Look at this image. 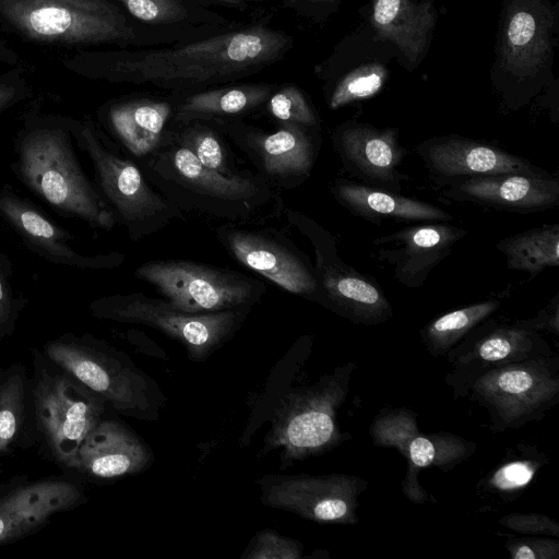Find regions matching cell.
I'll return each mask as SVG.
<instances>
[{
	"mask_svg": "<svg viewBox=\"0 0 559 559\" xmlns=\"http://www.w3.org/2000/svg\"><path fill=\"white\" fill-rule=\"evenodd\" d=\"M301 546L297 540L273 530H263L254 535L242 554L247 559H298Z\"/></svg>",
	"mask_w": 559,
	"mask_h": 559,
	"instance_id": "836d02e7",
	"label": "cell"
},
{
	"mask_svg": "<svg viewBox=\"0 0 559 559\" xmlns=\"http://www.w3.org/2000/svg\"><path fill=\"white\" fill-rule=\"evenodd\" d=\"M499 306V299H489L454 310L433 321L428 334L440 342L452 341L487 318Z\"/></svg>",
	"mask_w": 559,
	"mask_h": 559,
	"instance_id": "1f68e13d",
	"label": "cell"
},
{
	"mask_svg": "<svg viewBox=\"0 0 559 559\" xmlns=\"http://www.w3.org/2000/svg\"><path fill=\"white\" fill-rule=\"evenodd\" d=\"M324 393L292 392L275 409L260 454L281 450V469L325 447L334 433V423Z\"/></svg>",
	"mask_w": 559,
	"mask_h": 559,
	"instance_id": "ac0fdd59",
	"label": "cell"
},
{
	"mask_svg": "<svg viewBox=\"0 0 559 559\" xmlns=\"http://www.w3.org/2000/svg\"><path fill=\"white\" fill-rule=\"evenodd\" d=\"M151 185L183 214L221 224L263 225L283 214L278 191L255 170L226 176L170 139L136 162Z\"/></svg>",
	"mask_w": 559,
	"mask_h": 559,
	"instance_id": "7a4b0ae2",
	"label": "cell"
},
{
	"mask_svg": "<svg viewBox=\"0 0 559 559\" xmlns=\"http://www.w3.org/2000/svg\"><path fill=\"white\" fill-rule=\"evenodd\" d=\"M87 500L83 485L75 477L11 479L0 486V546L37 533L58 513L73 510Z\"/></svg>",
	"mask_w": 559,
	"mask_h": 559,
	"instance_id": "4fadbf2b",
	"label": "cell"
},
{
	"mask_svg": "<svg viewBox=\"0 0 559 559\" xmlns=\"http://www.w3.org/2000/svg\"><path fill=\"white\" fill-rule=\"evenodd\" d=\"M496 247L504 255L508 269L535 276L545 269L559 265V224L508 236L500 239Z\"/></svg>",
	"mask_w": 559,
	"mask_h": 559,
	"instance_id": "83f0119b",
	"label": "cell"
},
{
	"mask_svg": "<svg viewBox=\"0 0 559 559\" xmlns=\"http://www.w3.org/2000/svg\"><path fill=\"white\" fill-rule=\"evenodd\" d=\"M533 473L527 464L511 463L496 474L495 484L502 489L518 488L527 484Z\"/></svg>",
	"mask_w": 559,
	"mask_h": 559,
	"instance_id": "d590c367",
	"label": "cell"
},
{
	"mask_svg": "<svg viewBox=\"0 0 559 559\" xmlns=\"http://www.w3.org/2000/svg\"><path fill=\"white\" fill-rule=\"evenodd\" d=\"M70 130L78 147L91 160L97 190L132 241L156 234L174 221L186 219L97 122L70 118Z\"/></svg>",
	"mask_w": 559,
	"mask_h": 559,
	"instance_id": "277c9868",
	"label": "cell"
},
{
	"mask_svg": "<svg viewBox=\"0 0 559 559\" xmlns=\"http://www.w3.org/2000/svg\"><path fill=\"white\" fill-rule=\"evenodd\" d=\"M275 87L266 83H229L197 92L173 93L174 122L243 118L264 108Z\"/></svg>",
	"mask_w": 559,
	"mask_h": 559,
	"instance_id": "cb8c5ba5",
	"label": "cell"
},
{
	"mask_svg": "<svg viewBox=\"0 0 559 559\" xmlns=\"http://www.w3.org/2000/svg\"><path fill=\"white\" fill-rule=\"evenodd\" d=\"M214 234L239 263L283 289L316 301L313 263L283 233L269 226L219 224Z\"/></svg>",
	"mask_w": 559,
	"mask_h": 559,
	"instance_id": "7c38bea8",
	"label": "cell"
},
{
	"mask_svg": "<svg viewBox=\"0 0 559 559\" xmlns=\"http://www.w3.org/2000/svg\"><path fill=\"white\" fill-rule=\"evenodd\" d=\"M334 199L354 215L380 223L396 222H451L453 216L442 209L414 198L405 197L361 182L336 179L330 188Z\"/></svg>",
	"mask_w": 559,
	"mask_h": 559,
	"instance_id": "603a6c76",
	"label": "cell"
},
{
	"mask_svg": "<svg viewBox=\"0 0 559 559\" xmlns=\"http://www.w3.org/2000/svg\"><path fill=\"white\" fill-rule=\"evenodd\" d=\"M442 195L496 210L534 213L559 203V181L545 174H499L449 181Z\"/></svg>",
	"mask_w": 559,
	"mask_h": 559,
	"instance_id": "ffe728a7",
	"label": "cell"
},
{
	"mask_svg": "<svg viewBox=\"0 0 559 559\" xmlns=\"http://www.w3.org/2000/svg\"><path fill=\"white\" fill-rule=\"evenodd\" d=\"M0 13L26 37L43 43L135 45L163 37L139 31L109 0H0Z\"/></svg>",
	"mask_w": 559,
	"mask_h": 559,
	"instance_id": "52a82bcc",
	"label": "cell"
},
{
	"mask_svg": "<svg viewBox=\"0 0 559 559\" xmlns=\"http://www.w3.org/2000/svg\"><path fill=\"white\" fill-rule=\"evenodd\" d=\"M383 66L370 63L359 67L341 79L329 96V107L338 109L376 95L385 81Z\"/></svg>",
	"mask_w": 559,
	"mask_h": 559,
	"instance_id": "4dcf8cb0",
	"label": "cell"
},
{
	"mask_svg": "<svg viewBox=\"0 0 559 559\" xmlns=\"http://www.w3.org/2000/svg\"><path fill=\"white\" fill-rule=\"evenodd\" d=\"M98 319L153 328L180 343L193 361L206 360L239 330L250 308L189 313L141 292L104 296L90 304Z\"/></svg>",
	"mask_w": 559,
	"mask_h": 559,
	"instance_id": "ba28073f",
	"label": "cell"
},
{
	"mask_svg": "<svg viewBox=\"0 0 559 559\" xmlns=\"http://www.w3.org/2000/svg\"><path fill=\"white\" fill-rule=\"evenodd\" d=\"M98 124L130 157L145 158L171 139L175 104L170 97L128 96L99 108Z\"/></svg>",
	"mask_w": 559,
	"mask_h": 559,
	"instance_id": "d6986e66",
	"label": "cell"
},
{
	"mask_svg": "<svg viewBox=\"0 0 559 559\" xmlns=\"http://www.w3.org/2000/svg\"><path fill=\"white\" fill-rule=\"evenodd\" d=\"M216 122L276 190L297 188L310 177L320 150V129L278 123L275 131L266 132L242 118Z\"/></svg>",
	"mask_w": 559,
	"mask_h": 559,
	"instance_id": "8fae6325",
	"label": "cell"
},
{
	"mask_svg": "<svg viewBox=\"0 0 559 559\" xmlns=\"http://www.w3.org/2000/svg\"><path fill=\"white\" fill-rule=\"evenodd\" d=\"M282 215L312 246L317 302L358 319L373 320L390 312L389 301L379 284L343 261L329 230L306 214L288 207H284Z\"/></svg>",
	"mask_w": 559,
	"mask_h": 559,
	"instance_id": "30bf717a",
	"label": "cell"
},
{
	"mask_svg": "<svg viewBox=\"0 0 559 559\" xmlns=\"http://www.w3.org/2000/svg\"><path fill=\"white\" fill-rule=\"evenodd\" d=\"M154 455L128 426L103 418L87 435L71 472L93 479H115L146 469Z\"/></svg>",
	"mask_w": 559,
	"mask_h": 559,
	"instance_id": "44dd1931",
	"label": "cell"
},
{
	"mask_svg": "<svg viewBox=\"0 0 559 559\" xmlns=\"http://www.w3.org/2000/svg\"><path fill=\"white\" fill-rule=\"evenodd\" d=\"M333 0H281L285 8L306 16H313L319 7Z\"/></svg>",
	"mask_w": 559,
	"mask_h": 559,
	"instance_id": "f35d334b",
	"label": "cell"
},
{
	"mask_svg": "<svg viewBox=\"0 0 559 559\" xmlns=\"http://www.w3.org/2000/svg\"><path fill=\"white\" fill-rule=\"evenodd\" d=\"M171 139L189 150L202 165L226 176L249 171L239 165L231 143L216 121L174 122Z\"/></svg>",
	"mask_w": 559,
	"mask_h": 559,
	"instance_id": "4316f807",
	"label": "cell"
},
{
	"mask_svg": "<svg viewBox=\"0 0 559 559\" xmlns=\"http://www.w3.org/2000/svg\"><path fill=\"white\" fill-rule=\"evenodd\" d=\"M333 146L344 169L361 183L401 193L409 177L400 167L407 150L399 141V129L379 128L347 120L331 134Z\"/></svg>",
	"mask_w": 559,
	"mask_h": 559,
	"instance_id": "5bb4252c",
	"label": "cell"
},
{
	"mask_svg": "<svg viewBox=\"0 0 559 559\" xmlns=\"http://www.w3.org/2000/svg\"><path fill=\"white\" fill-rule=\"evenodd\" d=\"M28 304L13 285V264L0 248V345L15 331L16 323Z\"/></svg>",
	"mask_w": 559,
	"mask_h": 559,
	"instance_id": "d6a6232c",
	"label": "cell"
},
{
	"mask_svg": "<svg viewBox=\"0 0 559 559\" xmlns=\"http://www.w3.org/2000/svg\"><path fill=\"white\" fill-rule=\"evenodd\" d=\"M37 444L31 369L13 362L0 369V456Z\"/></svg>",
	"mask_w": 559,
	"mask_h": 559,
	"instance_id": "d4e9b609",
	"label": "cell"
},
{
	"mask_svg": "<svg viewBox=\"0 0 559 559\" xmlns=\"http://www.w3.org/2000/svg\"><path fill=\"white\" fill-rule=\"evenodd\" d=\"M293 43L292 35L264 19L183 45L103 53L94 59L93 71L111 82L197 92L260 72L281 60Z\"/></svg>",
	"mask_w": 559,
	"mask_h": 559,
	"instance_id": "6da1fadb",
	"label": "cell"
},
{
	"mask_svg": "<svg viewBox=\"0 0 559 559\" xmlns=\"http://www.w3.org/2000/svg\"><path fill=\"white\" fill-rule=\"evenodd\" d=\"M518 335L511 331H500V333L487 338L479 346V355L486 360H499L507 357L513 348L512 341Z\"/></svg>",
	"mask_w": 559,
	"mask_h": 559,
	"instance_id": "e575fe53",
	"label": "cell"
},
{
	"mask_svg": "<svg viewBox=\"0 0 559 559\" xmlns=\"http://www.w3.org/2000/svg\"><path fill=\"white\" fill-rule=\"evenodd\" d=\"M0 216L31 251L50 263L81 270H111L126 260L124 254L115 251L96 255L81 253L71 245L76 236L7 185L0 187Z\"/></svg>",
	"mask_w": 559,
	"mask_h": 559,
	"instance_id": "9a60e30c",
	"label": "cell"
},
{
	"mask_svg": "<svg viewBox=\"0 0 559 559\" xmlns=\"http://www.w3.org/2000/svg\"><path fill=\"white\" fill-rule=\"evenodd\" d=\"M554 14L542 0H512L504 19L500 59L507 70L526 76L551 52Z\"/></svg>",
	"mask_w": 559,
	"mask_h": 559,
	"instance_id": "7402d4cb",
	"label": "cell"
},
{
	"mask_svg": "<svg viewBox=\"0 0 559 559\" xmlns=\"http://www.w3.org/2000/svg\"><path fill=\"white\" fill-rule=\"evenodd\" d=\"M264 108L278 123L320 129L316 109L302 91L294 84L276 86Z\"/></svg>",
	"mask_w": 559,
	"mask_h": 559,
	"instance_id": "f546056e",
	"label": "cell"
},
{
	"mask_svg": "<svg viewBox=\"0 0 559 559\" xmlns=\"http://www.w3.org/2000/svg\"><path fill=\"white\" fill-rule=\"evenodd\" d=\"M138 21L156 29L205 25L225 29L234 24L190 0H117Z\"/></svg>",
	"mask_w": 559,
	"mask_h": 559,
	"instance_id": "f1b7e54d",
	"label": "cell"
},
{
	"mask_svg": "<svg viewBox=\"0 0 559 559\" xmlns=\"http://www.w3.org/2000/svg\"><path fill=\"white\" fill-rule=\"evenodd\" d=\"M415 151L440 185L477 176L547 173L497 145L457 134L424 140L416 144Z\"/></svg>",
	"mask_w": 559,
	"mask_h": 559,
	"instance_id": "2e32d148",
	"label": "cell"
},
{
	"mask_svg": "<svg viewBox=\"0 0 559 559\" xmlns=\"http://www.w3.org/2000/svg\"><path fill=\"white\" fill-rule=\"evenodd\" d=\"M41 352L100 396L108 408L139 420H157L166 397L123 352L91 333H63Z\"/></svg>",
	"mask_w": 559,
	"mask_h": 559,
	"instance_id": "5b68a950",
	"label": "cell"
},
{
	"mask_svg": "<svg viewBox=\"0 0 559 559\" xmlns=\"http://www.w3.org/2000/svg\"><path fill=\"white\" fill-rule=\"evenodd\" d=\"M19 90L7 82L0 81V112L19 99Z\"/></svg>",
	"mask_w": 559,
	"mask_h": 559,
	"instance_id": "ab89813d",
	"label": "cell"
},
{
	"mask_svg": "<svg viewBox=\"0 0 559 559\" xmlns=\"http://www.w3.org/2000/svg\"><path fill=\"white\" fill-rule=\"evenodd\" d=\"M499 389L510 394H523L533 386V378L523 370H509L497 380Z\"/></svg>",
	"mask_w": 559,
	"mask_h": 559,
	"instance_id": "8d00e7d4",
	"label": "cell"
},
{
	"mask_svg": "<svg viewBox=\"0 0 559 559\" xmlns=\"http://www.w3.org/2000/svg\"><path fill=\"white\" fill-rule=\"evenodd\" d=\"M371 21L377 33L392 41L412 64L425 55L436 22L431 0H373Z\"/></svg>",
	"mask_w": 559,
	"mask_h": 559,
	"instance_id": "484cf974",
	"label": "cell"
},
{
	"mask_svg": "<svg viewBox=\"0 0 559 559\" xmlns=\"http://www.w3.org/2000/svg\"><path fill=\"white\" fill-rule=\"evenodd\" d=\"M73 142L70 118L27 117L13 140L11 171L60 215L110 230L114 212L84 173Z\"/></svg>",
	"mask_w": 559,
	"mask_h": 559,
	"instance_id": "3957f363",
	"label": "cell"
},
{
	"mask_svg": "<svg viewBox=\"0 0 559 559\" xmlns=\"http://www.w3.org/2000/svg\"><path fill=\"white\" fill-rule=\"evenodd\" d=\"M467 234L448 222H420L373 240L378 260L392 267L393 276L408 288L421 287L431 271Z\"/></svg>",
	"mask_w": 559,
	"mask_h": 559,
	"instance_id": "e0dca14e",
	"label": "cell"
},
{
	"mask_svg": "<svg viewBox=\"0 0 559 559\" xmlns=\"http://www.w3.org/2000/svg\"><path fill=\"white\" fill-rule=\"evenodd\" d=\"M31 361L36 447L45 459L70 471L83 441L109 408L41 349H31Z\"/></svg>",
	"mask_w": 559,
	"mask_h": 559,
	"instance_id": "8992f818",
	"label": "cell"
},
{
	"mask_svg": "<svg viewBox=\"0 0 559 559\" xmlns=\"http://www.w3.org/2000/svg\"><path fill=\"white\" fill-rule=\"evenodd\" d=\"M212 1L225 4V5H229V7L247 8L252 4L265 2L267 0H212Z\"/></svg>",
	"mask_w": 559,
	"mask_h": 559,
	"instance_id": "60d3db41",
	"label": "cell"
},
{
	"mask_svg": "<svg viewBox=\"0 0 559 559\" xmlns=\"http://www.w3.org/2000/svg\"><path fill=\"white\" fill-rule=\"evenodd\" d=\"M412 461L417 466H427L435 457L432 443L423 437L415 438L409 447Z\"/></svg>",
	"mask_w": 559,
	"mask_h": 559,
	"instance_id": "74e56055",
	"label": "cell"
},
{
	"mask_svg": "<svg viewBox=\"0 0 559 559\" xmlns=\"http://www.w3.org/2000/svg\"><path fill=\"white\" fill-rule=\"evenodd\" d=\"M164 299L189 313L252 308L266 292L258 278L225 267L188 260H154L134 270Z\"/></svg>",
	"mask_w": 559,
	"mask_h": 559,
	"instance_id": "9c48e42d",
	"label": "cell"
},
{
	"mask_svg": "<svg viewBox=\"0 0 559 559\" xmlns=\"http://www.w3.org/2000/svg\"><path fill=\"white\" fill-rule=\"evenodd\" d=\"M534 557H535V555L532 551V549L526 546L519 548L518 551L514 554V558H518V559H531Z\"/></svg>",
	"mask_w": 559,
	"mask_h": 559,
	"instance_id": "b9f144b4",
	"label": "cell"
}]
</instances>
